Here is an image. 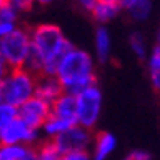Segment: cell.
Instances as JSON below:
<instances>
[{"instance_id":"2e32d148","label":"cell","mask_w":160,"mask_h":160,"mask_svg":"<svg viewBox=\"0 0 160 160\" xmlns=\"http://www.w3.org/2000/svg\"><path fill=\"white\" fill-rule=\"evenodd\" d=\"M30 145L21 144H2L0 142V160H20L26 154Z\"/></svg>"},{"instance_id":"f1b7e54d","label":"cell","mask_w":160,"mask_h":160,"mask_svg":"<svg viewBox=\"0 0 160 160\" xmlns=\"http://www.w3.org/2000/svg\"><path fill=\"white\" fill-rule=\"evenodd\" d=\"M20 160H38V150H36L34 147H30L26 150V154L21 157Z\"/></svg>"},{"instance_id":"9a60e30c","label":"cell","mask_w":160,"mask_h":160,"mask_svg":"<svg viewBox=\"0 0 160 160\" xmlns=\"http://www.w3.org/2000/svg\"><path fill=\"white\" fill-rule=\"evenodd\" d=\"M126 10L134 21H144L149 18L152 12V2L150 0H132V3Z\"/></svg>"},{"instance_id":"7c38bea8","label":"cell","mask_w":160,"mask_h":160,"mask_svg":"<svg viewBox=\"0 0 160 160\" xmlns=\"http://www.w3.org/2000/svg\"><path fill=\"white\" fill-rule=\"evenodd\" d=\"M111 34L108 28L100 26L95 31V52L100 62H106L111 56Z\"/></svg>"},{"instance_id":"5b68a950","label":"cell","mask_w":160,"mask_h":160,"mask_svg":"<svg viewBox=\"0 0 160 160\" xmlns=\"http://www.w3.org/2000/svg\"><path fill=\"white\" fill-rule=\"evenodd\" d=\"M77 97V124L87 129H92L98 122L103 106V95L98 85H92L83 92H80Z\"/></svg>"},{"instance_id":"8992f818","label":"cell","mask_w":160,"mask_h":160,"mask_svg":"<svg viewBox=\"0 0 160 160\" xmlns=\"http://www.w3.org/2000/svg\"><path fill=\"white\" fill-rule=\"evenodd\" d=\"M92 134L90 129H87L80 124H72L64 131L61 136L52 139L54 145L59 150V154H70V152H82L92 145Z\"/></svg>"},{"instance_id":"30bf717a","label":"cell","mask_w":160,"mask_h":160,"mask_svg":"<svg viewBox=\"0 0 160 160\" xmlns=\"http://www.w3.org/2000/svg\"><path fill=\"white\" fill-rule=\"evenodd\" d=\"M64 93L61 82L54 75H39L36 82V97L52 105Z\"/></svg>"},{"instance_id":"603a6c76","label":"cell","mask_w":160,"mask_h":160,"mask_svg":"<svg viewBox=\"0 0 160 160\" xmlns=\"http://www.w3.org/2000/svg\"><path fill=\"white\" fill-rule=\"evenodd\" d=\"M61 160H93L92 155L87 150L82 152H70V154H64L61 157Z\"/></svg>"},{"instance_id":"4dcf8cb0","label":"cell","mask_w":160,"mask_h":160,"mask_svg":"<svg viewBox=\"0 0 160 160\" xmlns=\"http://www.w3.org/2000/svg\"><path fill=\"white\" fill-rule=\"evenodd\" d=\"M52 2H54V0H34V3H39V5H49Z\"/></svg>"},{"instance_id":"cb8c5ba5","label":"cell","mask_w":160,"mask_h":160,"mask_svg":"<svg viewBox=\"0 0 160 160\" xmlns=\"http://www.w3.org/2000/svg\"><path fill=\"white\" fill-rule=\"evenodd\" d=\"M18 28V23H8V21H0V39L10 36Z\"/></svg>"},{"instance_id":"f546056e","label":"cell","mask_w":160,"mask_h":160,"mask_svg":"<svg viewBox=\"0 0 160 160\" xmlns=\"http://www.w3.org/2000/svg\"><path fill=\"white\" fill-rule=\"evenodd\" d=\"M119 7H121V8H128V7L131 5V3H132V0H119Z\"/></svg>"},{"instance_id":"ba28073f","label":"cell","mask_w":160,"mask_h":160,"mask_svg":"<svg viewBox=\"0 0 160 160\" xmlns=\"http://www.w3.org/2000/svg\"><path fill=\"white\" fill-rule=\"evenodd\" d=\"M38 139H39V129L28 126L20 118H17L0 134V142L2 144H21L33 147V144L38 142Z\"/></svg>"},{"instance_id":"4fadbf2b","label":"cell","mask_w":160,"mask_h":160,"mask_svg":"<svg viewBox=\"0 0 160 160\" xmlns=\"http://www.w3.org/2000/svg\"><path fill=\"white\" fill-rule=\"evenodd\" d=\"M119 8H121V7L118 3L101 2V0H100V2L97 3V7L93 8L92 15H93V18H95L98 23L105 25V23H108V21H111V20H114L116 17H118Z\"/></svg>"},{"instance_id":"7a4b0ae2","label":"cell","mask_w":160,"mask_h":160,"mask_svg":"<svg viewBox=\"0 0 160 160\" xmlns=\"http://www.w3.org/2000/svg\"><path fill=\"white\" fill-rule=\"evenodd\" d=\"M56 77L65 93L78 95L80 92L97 83L93 57L87 51L74 46L61 59Z\"/></svg>"},{"instance_id":"7402d4cb","label":"cell","mask_w":160,"mask_h":160,"mask_svg":"<svg viewBox=\"0 0 160 160\" xmlns=\"http://www.w3.org/2000/svg\"><path fill=\"white\" fill-rule=\"evenodd\" d=\"M8 3H10L18 13H21V12L31 10V7L34 5V0H10Z\"/></svg>"},{"instance_id":"836d02e7","label":"cell","mask_w":160,"mask_h":160,"mask_svg":"<svg viewBox=\"0 0 160 160\" xmlns=\"http://www.w3.org/2000/svg\"><path fill=\"white\" fill-rule=\"evenodd\" d=\"M157 41H158V46H160V31H158V36H157Z\"/></svg>"},{"instance_id":"ffe728a7","label":"cell","mask_w":160,"mask_h":160,"mask_svg":"<svg viewBox=\"0 0 160 160\" xmlns=\"http://www.w3.org/2000/svg\"><path fill=\"white\" fill-rule=\"evenodd\" d=\"M20 13L7 2L0 7V21H8V23H17Z\"/></svg>"},{"instance_id":"3957f363","label":"cell","mask_w":160,"mask_h":160,"mask_svg":"<svg viewBox=\"0 0 160 160\" xmlns=\"http://www.w3.org/2000/svg\"><path fill=\"white\" fill-rule=\"evenodd\" d=\"M38 75L31 74L26 69H10L5 78L0 82L3 93V101L15 108H20L30 98L36 95Z\"/></svg>"},{"instance_id":"d6a6232c","label":"cell","mask_w":160,"mask_h":160,"mask_svg":"<svg viewBox=\"0 0 160 160\" xmlns=\"http://www.w3.org/2000/svg\"><path fill=\"white\" fill-rule=\"evenodd\" d=\"M0 103H3V93H2V87H0Z\"/></svg>"},{"instance_id":"4316f807","label":"cell","mask_w":160,"mask_h":160,"mask_svg":"<svg viewBox=\"0 0 160 160\" xmlns=\"http://www.w3.org/2000/svg\"><path fill=\"white\" fill-rule=\"evenodd\" d=\"M150 82L154 85V88L160 92V70H152L150 72Z\"/></svg>"},{"instance_id":"e575fe53","label":"cell","mask_w":160,"mask_h":160,"mask_svg":"<svg viewBox=\"0 0 160 160\" xmlns=\"http://www.w3.org/2000/svg\"><path fill=\"white\" fill-rule=\"evenodd\" d=\"M3 3H7V2H5V0H0V7H2Z\"/></svg>"},{"instance_id":"9c48e42d","label":"cell","mask_w":160,"mask_h":160,"mask_svg":"<svg viewBox=\"0 0 160 160\" xmlns=\"http://www.w3.org/2000/svg\"><path fill=\"white\" fill-rule=\"evenodd\" d=\"M51 114L59 119H64L69 124H77V97L64 92L51 105Z\"/></svg>"},{"instance_id":"484cf974","label":"cell","mask_w":160,"mask_h":160,"mask_svg":"<svg viewBox=\"0 0 160 160\" xmlns=\"http://www.w3.org/2000/svg\"><path fill=\"white\" fill-rule=\"evenodd\" d=\"M100 0H78V5L82 7L83 10H88V12H93V8L97 7V3Z\"/></svg>"},{"instance_id":"e0dca14e","label":"cell","mask_w":160,"mask_h":160,"mask_svg":"<svg viewBox=\"0 0 160 160\" xmlns=\"http://www.w3.org/2000/svg\"><path fill=\"white\" fill-rule=\"evenodd\" d=\"M17 118H18V108L5 103V101L0 103V134H2Z\"/></svg>"},{"instance_id":"5bb4252c","label":"cell","mask_w":160,"mask_h":160,"mask_svg":"<svg viewBox=\"0 0 160 160\" xmlns=\"http://www.w3.org/2000/svg\"><path fill=\"white\" fill-rule=\"evenodd\" d=\"M69 126H72V124H69V122H65L64 119H59V118H56V116L51 114L49 118L44 121L41 131L44 132V136L49 137V141H52V139H56L57 136H61Z\"/></svg>"},{"instance_id":"ac0fdd59","label":"cell","mask_w":160,"mask_h":160,"mask_svg":"<svg viewBox=\"0 0 160 160\" xmlns=\"http://www.w3.org/2000/svg\"><path fill=\"white\" fill-rule=\"evenodd\" d=\"M36 150H38V160H61V157H62L52 141H46Z\"/></svg>"},{"instance_id":"d6986e66","label":"cell","mask_w":160,"mask_h":160,"mask_svg":"<svg viewBox=\"0 0 160 160\" xmlns=\"http://www.w3.org/2000/svg\"><path fill=\"white\" fill-rule=\"evenodd\" d=\"M129 46L132 49V52L139 57V59H144L145 54H147V46H145V41L142 38V34L139 33H132L129 36Z\"/></svg>"},{"instance_id":"8fae6325","label":"cell","mask_w":160,"mask_h":160,"mask_svg":"<svg viewBox=\"0 0 160 160\" xmlns=\"http://www.w3.org/2000/svg\"><path fill=\"white\" fill-rule=\"evenodd\" d=\"M116 145H118V141H116L114 134L108 132V131H103V132H100L93 139L92 158L93 160H106L114 152Z\"/></svg>"},{"instance_id":"1f68e13d","label":"cell","mask_w":160,"mask_h":160,"mask_svg":"<svg viewBox=\"0 0 160 160\" xmlns=\"http://www.w3.org/2000/svg\"><path fill=\"white\" fill-rule=\"evenodd\" d=\"M101 2H110V3H118L119 0H101ZM119 5V3H118Z\"/></svg>"},{"instance_id":"52a82bcc","label":"cell","mask_w":160,"mask_h":160,"mask_svg":"<svg viewBox=\"0 0 160 160\" xmlns=\"http://www.w3.org/2000/svg\"><path fill=\"white\" fill-rule=\"evenodd\" d=\"M49 116H51V103L38 98L36 95L18 108V118L23 119L28 126L39 131Z\"/></svg>"},{"instance_id":"d4e9b609","label":"cell","mask_w":160,"mask_h":160,"mask_svg":"<svg viewBox=\"0 0 160 160\" xmlns=\"http://www.w3.org/2000/svg\"><path fill=\"white\" fill-rule=\"evenodd\" d=\"M124 160H152V157L145 150H132L124 157Z\"/></svg>"},{"instance_id":"277c9868","label":"cell","mask_w":160,"mask_h":160,"mask_svg":"<svg viewBox=\"0 0 160 160\" xmlns=\"http://www.w3.org/2000/svg\"><path fill=\"white\" fill-rule=\"evenodd\" d=\"M31 52V34L23 28H17L10 36L0 39V54L10 69L25 67Z\"/></svg>"},{"instance_id":"d590c367","label":"cell","mask_w":160,"mask_h":160,"mask_svg":"<svg viewBox=\"0 0 160 160\" xmlns=\"http://www.w3.org/2000/svg\"><path fill=\"white\" fill-rule=\"evenodd\" d=\"M5 2H10V0H5Z\"/></svg>"},{"instance_id":"83f0119b","label":"cell","mask_w":160,"mask_h":160,"mask_svg":"<svg viewBox=\"0 0 160 160\" xmlns=\"http://www.w3.org/2000/svg\"><path fill=\"white\" fill-rule=\"evenodd\" d=\"M8 70H10V67H8V64L5 62V59L2 57V54H0V82L5 78V75L8 74Z\"/></svg>"},{"instance_id":"6da1fadb","label":"cell","mask_w":160,"mask_h":160,"mask_svg":"<svg viewBox=\"0 0 160 160\" xmlns=\"http://www.w3.org/2000/svg\"><path fill=\"white\" fill-rule=\"evenodd\" d=\"M30 34L31 49L42 59L41 75L56 77L61 59L74 48V44L64 36L61 28L52 23L38 25Z\"/></svg>"},{"instance_id":"44dd1931","label":"cell","mask_w":160,"mask_h":160,"mask_svg":"<svg viewBox=\"0 0 160 160\" xmlns=\"http://www.w3.org/2000/svg\"><path fill=\"white\" fill-rule=\"evenodd\" d=\"M160 70V46L157 44L152 49V54L149 56V72Z\"/></svg>"}]
</instances>
